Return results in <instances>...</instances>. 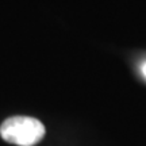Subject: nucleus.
I'll use <instances>...</instances> for the list:
<instances>
[{
  "label": "nucleus",
  "instance_id": "nucleus-1",
  "mask_svg": "<svg viewBox=\"0 0 146 146\" xmlns=\"http://www.w3.org/2000/svg\"><path fill=\"white\" fill-rule=\"evenodd\" d=\"M4 141L18 146H34L45 135V126L31 116H12L0 126Z\"/></svg>",
  "mask_w": 146,
  "mask_h": 146
},
{
  "label": "nucleus",
  "instance_id": "nucleus-2",
  "mask_svg": "<svg viewBox=\"0 0 146 146\" xmlns=\"http://www.w3.org/2000/svg\"><path fill=\"white\" fill-rule=\"evenodd\" d=\"M141 70H142V74H143V76H145V77H146V62L143 64V65H142Z\"/></svg>",
  "mask_w": 146,
  "mask_h": 146
}]
</instances>
